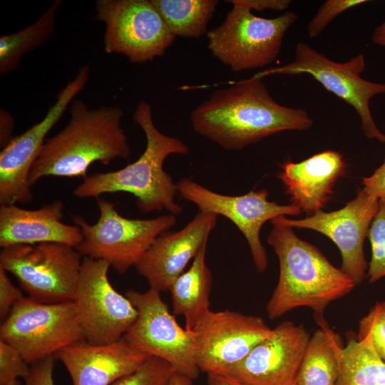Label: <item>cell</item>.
Wrapping results in <instances>:
<instances>
[{"mask_svg": "<svg viewBox=\"0 0 385 385\" xmlns=\"http://www.w3.org/2000/svg\"><path fill=\"white\" fill-rule=\"evenodd\" d=\"M190 121L197 133L229 150L313 125L305 110L278 103L262 78L254 76L214 91L191 112Z\"/></svg>", "mask_w": 385, "mask_h": 385, "instance_id": "obj_1", "label": "cell"}, {"mask_svg": "<svg viewBox=\"0 0 385 385\" xmlns=\"http://www.w3.org/2000/svg\"><path fill=\"white\" fill-rule=\"evenodd\" d=\"M70 120L54 136L46 139L34 162L29 182L31 187L44 177H83L96 162L107 165L128 159L130 147L121 127L118 106L90 108L80 99L71 103Z\"/></svg>", "mask_w": 385, "mask_h": 385, "instance_id": "obj_2", "label": "cell"}, {"mask_svg": "<svg viewBox=\"0 0 385 385\" xmlns=\"http://www.w3.org/2000/svg\"><path fill=\"white\" fill-rule=\"evenodd\" d=\"M267 242L279 264V279L266 311L271 320L300 307L312 309L317 320L333 301L349 294L354 281L320 250L300 239L293 228L272 224Z\"/></svg>", "mask_w": 385, "mask_h": 385, "instance_id": "obj_3", "label": "cell"}, {"mask_svg": "<svg viewBox=\"0 0 385 385\" xmlns=\"http://www.w3.org/2000/svg\"><path fill=\"white\" fill-rule=\"evenodd\" d=\"M133 120L146 138L141 155L121 169L86 176L73 195L78 198H97L105 193L128 192L135 196L143 212L166 210L178 215L183 207L175 201L177 184L164 170L163 164L169 155H185L189 149L179 138L168 136L155 127L151 107L145 101L138 104Z\"/></svg>", "mask_w": 385, "mask_h": 385, "instance_id": "obj_4", "label": "cell"}, {"mask_svg": "<svg viewBox=\"0 0 385 385\" xmlns=\"http://www.w3.org/2000/svg\"><path fill=\"white\" fill-rule=\"evenodd\" d=\"M96 202L99 217L96 223L72 216L82 234L75 248L83 257L107 262L120 274L135 267L156 238L177 222L176 215L170 213L152 219L126 218L115 210V203L100 197Z\"/></svg>", "mask_w": 385, "mask_h": 385, "instance_id": "obj_5", "label": "cell"}, {"mask_svg": "<svg viewBox=\"0 0 385 385\" xmlns=\"http://www.w3.org/2000/svg\"><path fill=\"white\" fill-rule=\"evenodd\" d=\"M365 67L363 54L339 63L300 41L296 44L291 62L263 70L254 76L263 78L271 75L311 76L327 91L354 109L360 118L362 132L368 139L385 143V134L376 126L370 109L371 98L385 94V82H372L362 78L361 75Z\"/></svg>", "mask_w": 385, "mask_h": 385, "instance_id": "obj_6", "label": "cell"}, {"mask_svg": "<svg viewBox=\"0 0 385 385\" xmlns=\"http://www.w3.org/2000/svg\"><path fill=\"white\" fill-rule=\"evenodd\" d=\"M223 22L207 33V48L234 72L272 63L279 56L284 37L298 19L292 11L272 19L259 17L249 9L231 4Z\"/></svg>", "mask_w": 385, "mask_h": 385, "instance_id": "obj_7", "label": "cell"}, {"mask_svg": "<svg viewBox=\"0 0 385 385\" xmlns=\"http://www.w3.org/2000/svg\"><path fill=\"white\" fill-rule=\"evenodd\" d=\"M0 339L30 365L84 340L75 303H42L24 297L0 327Z\"/></svg>", "mask_w": 385, "mask_h": 385, "instance_id": "obj_8", "label": "cell"}, {"mask_svg": "<svg viewBox=\"0 0 385 385\" xmlns=\"http://www.w3.org/2000/svg\"><path fill=\"white\" fill-rule=\"evenodd\" d=\"M81 263L75 247L56 242L14 245L0 253V267L29 297L48 304L74 300Z\"/></svg>", "mask_w": 385, "mask_h": 385, "instance_id": "obj_9", "label": "cell"}, {"mask_svg": "<svg viewBox=\"0 0 385 385\" xmlns=\"http://www.w3.org/2000/svg\"><path fill=\"white\" fill-rule=\"evenodd\" d=\"M95 8L107 53L145 63L163 56L175 38L151 0H98Z\"/></svg>", "mask_w": 385, "mask_h": 385, "instance_id": "obj_10", "label": "cell"}, {"mask_svg": "<svg viewBox=\"0 0 385 385\" xmlns=\"http://www.w3.org/2000/svg\"><path fill=\"white\" fill-rule=\"evenodd\" d=\"M125 296L138 316L123 338L135 349L162 359L176 371L196 379L200 370L195 361L193 332L178 324L160 292L152 288L143 292L128 289Z\"/></svg>", "mask_w": 385, "mask_h": 385, "instance_id": "obj_11", "label": "cell"}, {"mask_svg": "<svg viewBox=\"0 0 385 385\" xmlns=\"http://www.w3.org/2000/svg\"><path fill=\"white\" fill-rule=\"evenodd\" d=\"M110 265L83 257L73 302L86 342L106 344L123 338L135 321L138 311L109 281Z\"/></svg>", "mask_w": 385, "mask_h": 385, "instance_id": "obj_12", "label": "cell"}, {"mask_svg": "<svg viewBox=\"0 0 385 385\" xmlns=\"http://www.w3.org/2000/svg\"><path fill=\"white\" fill-rule=\"evenodd\" d=\"M176 184L181 197L195 204L200 212L222 215L234 223L247 240L260 273L268 267L267 254L260 236L262 225L278 217L297 215L302 212L292 203L282 205L269 201L265 189L242 195H227L212 191L188 178H182Z\"/></svg>", "mask_w": 385, "mask_h": 385, "instance_id": "obj_13", "label": "cell"}, {"mask_svg": "<svg viewBox=\"0 0 385 385\" xmlns=\"http://www.w3.org/2000/svg\"><path fill=\"white\" fill-rule=\"evenodd\" d=\"M89 66H81L76 77L63 88L43 118L25 132L14 136L0 153V203H27L34 195L29 178L31 168L46 141V136L61 118L75 97L86 86Z\"/></svg>", "mask_w": 385, "mask_h": 385, "instance_id": "obj_14", "label": "cell"}, {"mask_svg": "<svg viewBox=\"0 0 385 385\" xmlns=\"http://www.w3.org/2000/svg\"><path fill=\"white\" fill-rule=\"evenodd\" d=\"M192 330L200 370L220 375H227L272 332L262 317L228 309L208 311Z\"/></svg>", "mask_w": 385, "mask_h": 385, "instance_id": "obj_15", "label": "cell"}, {"mask_svg": "<svg viewBox=\"0 0 385 385\" xmlns=\"http://www.w3.org/2000/svg\"><path fill=\"white\" fill-rule=\"evenodd\" d=\"M379 207V200L364 188L342 208L326 212L319 210L301 220L284 216L271 221L290 227L309 229L328 237L338 247L342 257L341 270L355 283L367 277L368 263L364 242Z\"/></svg>", "mask_w": 385, "mask_h": 385, "instance_id": "obj_16", "label": "cell"}, {"mask_svg": "<svg viewBox=\"0 0 385 385\" xmlns=\"http://www.w3.org/2000/svg\"><path fill=\"white\" fill-rule=\"evenodd\" d=\"M309 338L303 324L284 321L227 375L247 385H290L294 382Z\"/></svg>", "mask_w": 385, "mask_h": 385, "instance_id": "obj_17", "label": "cell"}, {"mask_svg": "<svg viewBox=\"0 0 385 385\" xmlns=\"http://www.w3.org/2000/svg\"><path fill=\"white\" fill-rule=\"evenodd\" d=\"M217 215L198 212L181 230L160 235L135 266L150 288L166 292L201 248L207 244Z\"/></svg>", "mask_w": 385, "mask_h": 385, "instance_id": "obj_18", "label": "cell"}, {"mask_svg": "<svg viewBox=\"0 0 385 385\" xmlns=\"http://www.w3.org/2000/svg\"><path fill=\"white\" fill-rule=\"evenodd\" d=\"M73 385H111L136 371L150 356L135 349L123 338L106 344L85 340L56 354Z\"/></svg>", "mask_w": 385, "mask_h": 385, "instance_id": "obj_19", "label": "cell"}, {"mask_svg": "<svg viewBox=\"0 0 385 385\" xmlns=\"http://www.w3.org/2000/svg\"><path fill=\"white\" fill-rule=\"evenodd\" d=\"M63 208L60 200L36 210L1 205L0 247L56 242L76 247L82 240L81 231L61 221Z\"/></svg>", "mask_w": 385, "mask_h": 385, "instance_id": "obj_20", "label": "cell"}, {"mask_svg": "<svg viewBox=\"0 0 385 385\" xmlns=\"http://www.w3.org/2000/svg\"><path fill=\"white\" fill-rule=\"evenodd\" d=\"M345 168L342 155L329 150L299 163L285 162L279 178L292 204L313 215L322 210L329 200L333 187Z\"/></svg>", "mask_w": 385, "mask_h": 385, "instance_id": "obj_21", "label": "cell"}, {"mask_svg": "<svg viewBox=\"0 0 385 385\" xmlns=\"http://www.w3.org/2000/svg\"><path fill=\"white\" fill-rule=\"evenodd\" d=\"M207 245L201 248L190 268L172 283L168 290L173 313L184 317L188 330H192L210 310L212 274L205 262Z\"/></svg>", "mask_w": 385, "mask_h": 385, "instance_id": "obj_22", "label": "cell"}, {"mask_svg": "<svg viewBox=\"0 0 385 385\" xmlns=\"http://www.w3.org/2000/svg\"><path fill=\"white\" fill-rule=\"evenodd\" d=\"M320 328L309 338L297 374V385H336L344 349L338 335L318 320Z\"/></svg>", "mask_w": 385, "mask_h": 385, "instance_id": "obj_23", "label": "cell"}, {"mask_svg": "<svg viewBox=\"0 0 385 385\" xmlns=\"http://www.w3.org/2000/svg\"><path fill=\"white\" fill-rule=\"evenodd\" d=\"M336 385H385V361L368 336L352 337L344 347Z\"/></svg>", "mask_w": 385, "mask_h": 385, "instance_id": "obj_24", "label": "cell"}, {"mask_svg": "<svg viewBox=\"0 0 385 385\" xmlns=\"http://www.w3.org/2000/svg\"><path fill=\"white\" fill-rule=\"evenodd\" d=\"M61 4L55 1L34 23L12 34L0 36V73L17 68L21 57L45 43L54 31L56 12Z\"/></svg>", "mask_w": 385, "mask_h": 385, "instance_id": "obj_25", "label": "cell"}, {"mask_svg": "<svg viewBox=\"0 0 385 385\" xmlns=\"http://www.w3.org/2000/svg\"><path fill=\"white\" fill-rule=\"evenodd\" d=\"M171 33L176 36L200 38L207 34V24L217 0H151Z\"/></svg>", "mask_w": 385, "mask_h": 385, "instance_id": "obj_26", "label": "cell"}, {"mask_svg": "<svg viewBox=\"0 0 385 385\" xmlns=\"http://www.w3.org/2000/svg\"><path fill=\"white\" fill-rule=\"evenodd\" d=\"M371 248V257L368 266L367 277L374 283L385 277V202L379 201L368 236Z\"/></svg>", "mask_w": 385, "mask_h": 385, "instance_id": "obj_27", "label": "cell"}, {"mask_svg": "<svg viewBox=\"0 0 385 385\" xmlns=\"http://www.w3.org/2000/svg\"><path fill=\"white\" fill-rule=\"evenodd\" d=\"M175 371L166 361L150 356L136 371L111 385H170Z\"/></svg>", "mask_w": 385, "mask_h": 385, "instance_id": "obj_28", "label": "cell"}, {"mask_svg": "<svg viewBox=\"0 0 385 385\" xmlns=\"http://www.w3.org/2000/svg\"><path fill=\"white\" fill-rule=\"evenodd\" d=\"M368 336L385 361V302H376L359 322L358 338Z\"/></svg>", "mask_w": 385, "mask_h": 385, "instance_id": "obj_29", "label": "cell"}, {"mask_svg": "<svg viewBox=\"0 0 385 385\" xmlns=\"http://www.w3.org/2000/svg\"><path fill=\"white\" fill-rule=\"evenodd\" d=\"M368 2L366 0H327L318 9L307 26L309 38L318 37L327 26L346 10Z\"/></svg>", "mask_w": 385, "mask_h": 385, "instance_id": "obj_30", "label": "cell"}, {"mask_svg": "<svg viewBox=\"0 0 385 385\" xmlns=\"http://www.w3.org/2000/svg\"><path fill=\"white\" fill-rule=\"evenodd\" d=\"M29 365L15 348L0 339V385L19 378L24 380L30 372Z\"/></svg>", "mask_w": 385, "mask_h": 385, "instance_id": "obj_31", "label": "cell"}, {"mask_svg": "<svg viewBox=\"0 0 385 385\" xmlns=\"http://www.w3.org/2000/svg\"><path fill=\"white\" fill-rule=\"evenodd\" d=\"M7 272L0 267V318L4 321L14 304L24 296L9 278Z\"/></svg>", "mask_w": 385, "mask_h": 385, "instance_id": "obj_32", "label": "cell"}, {"mask_svg": "<svg viewBox=\"0 0 385 385\" xmlns=\"http://www.w3.org/2000/svg\"><path fill=\"white\" fill-rule=\"evenodd\" d=\"M54 356H50L31 365L25 385H55L53 380Z\"/></svg>", "mask_w": 385, "mask_h": 385, "instance_id": "obj_33", "label": "cell"}, {"mask_svg": "<svg viewBox=\"0 0 385 385\" xmlns=\"http://www.w3.org/2000/svg\"><path fill=\"white\" fill-rule=\"evenodd\" d=\"M363 185L370 195L385 202V158L371 175L363 178Z\"/></svg>", "mask_w": 385, "mask_h": 385, "instance_id": "obj_34", "label": "cell"}, {"mask_svg": "<svg viewBox=\"0 0 385 385\" xmlns=\"http://www.w3.org/2000/svg\"><path fill=\"white\" fill-rule=\"evenodd\" d=\"M230 4H235L249 9L250 11H262L264 10L284 11L291 4L290 0H230Z\"/></svg>", "mask_w": 385, "mask_h": 385, "instance_id": "obj_35", "label": "cell"}, {"mask_svg": "<svg viewBox=\"0 0 385 385\" xmlns=\"http://www.w3.org/2000/svg\"><path fill=\"white\" fill-rule=\"evenodd\" d=\"M14 121L11 116L5 111L1 112V146H5L14 137L11 136Z\"/></svg>", "mask_w": 385, "mask_h": 385, "instance_id": "obj_36", "label": "cell"}, {"mask_svg": "<svg viewBox=\"0 0 385 385\" xmlns=\"http://www.w3.org/2000/svg\"><path fill=\"white\" fill-rule=\"evenodd\" d=\"M207 385H247L230 375L207 374Z\"/></svg>", "mask_w": 385, "mask_h": 385, "instance_id": "obj_37", "label": "cell"}, {"mask_svg": "<svg viewBox=\"0 0 385 385\" xmlns=\"http://www.w3.org/2000/svg\"><path fill=\"white\" fill-rule=\"evenodd\" d=\"M371 39L374 45L385 50V20L374 29Z\"/></svg>", "mask_w": 385, "mask_h": 385, "instance_id": "obj_38", "label": "cell"}, {"mask_svg": "<svg viewBox=\"0 0 385 385\" xmlns=\"http://www.w3.org/2000/svg\"><path fill=\"white\" fill-rule=\"evenodd\" d=\"M192 379L176 371L172 375L170 385H192Z\"/></svg>", "mask_w": 385, "mask_h": 385, "instance_id": "obj_39", "label": "cell"}, {"mask_svg": "<svg viewBox=\"0 0 385 385\" xmlns=\"http://www.w3.org/2000/svg\"><path fill=\"white\" fill-rule=\"evenodd\" d=\"M6 385H21L19 380H14Z\"/></svg>", "mask_w": 385, "mask_h": 385, "instance_id": "obj_40", "label": "cell"}, {"mask_svg": "<svg viewBox=\"0 0 385 385\" xmlns=\"http://www.w3.org/2000/svg\"><path fill=\"white\" fill-rule=\"evenodd\" d=\"M290 385H297V384L294 382V383L291 384Z\"/></svg>", "mask_w": 385, "mask_h": 385, "instance_id": "obj_41", "label": "cell"}]
</instances>
